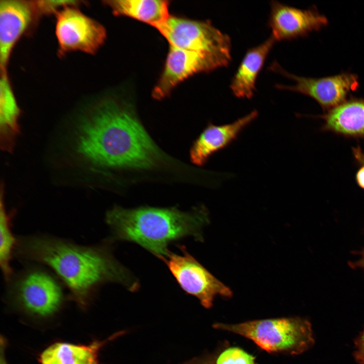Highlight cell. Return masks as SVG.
Segmentation results:
<instances>
[{
  "instance_id": "obj_1",
  "label": "cell",
  "mask_w": 364,
  "mask_h": 364,
  "mask_svg": "<svg viewBox=\"0 0 364 364\" xmlns=\"http://www.w3.org/2000/svg\"><path fill=\"white\" fill-rule=\"evenodd\" d=\"M77 133V153L97 171L153 170L165 158L132 106L115 99L96 105L80 121Z\"/></svg>"
},
{
  "instance_id": "obj_2",
  "label": "cell",
  "mask_w": 364,
  "mask_h": 364,
  "mask_svg": "<svg viewBox=\"0 0 364 364\" xmlns=\"http://www.w3.org/2000/svg\"><path fill=\"white\" fill-rule=\"evenodd\" d=\"M14 254L50 268L82 308L106 283L119 284L130 291L140 287L138 280L114 257L106 244L84 246L52 236H21L17 238Z\"/></svg>"
},
{
  "instance_id": "obj_3",
  "label": "cell",
  "mask_w": 364,
  "mask_h": 364,
  "mask_svg": "<svg viewBox=\"0 0 364 364\" xmlns=\"http://www.w3.org/2000/svg\"><path fill=\"white\" fill-rule=\"evenodd\" d=\"M114 240L136 243L159 259L165 257L168 244L186 237L202 241V229L209 222L203 206L188 211L176 207L114 206L105 215Z\"/></svg>"
},
{
  "instance_id": "obj_4",
  "label": "cell",
  "mask_w": 364,
  "mask_h": 364,
  "mask_svg": "<svg viewBox=\"0 0 364 364\" xmlns=\"http://www.w3.org/2000/svg\"><path fill=\"white\" fill-rule=\"evenodd\" d=\"M214 327L248 338L269 352L300 354L311 348L315 342L311 323L299 317L255 320L237 324L217 323Z\"/></svg>"
},
{
  "instance_id": "obj_5",
  "label": "cell",
  "mask_w": 364,
  "mask_h": 364,
  "mask_svg": "<svg viewBox=\"0 0 364 364\" xmlns=\"http://www.w3.org/2000/svg\"><path fill=\"white\" fill-rule=\"evenodd\" d=\"M58 279L40 267H27L13 274L6 282L8 297L15 306L30 315L50 317L60 309L65 299Z\"/></svg>"
},
{
  "instance_id": "obj_6",
  "label": "cell",
  "mask_w": 364,
  "mask_h": 364,
  "mask_svg": "<svg viewBox=\"0 0 364 364\" xmlns=\"http://www.w3.org/2000/svg\"><path fill=\"white\" fill-rule=\"evenodd\" d=\"M156 28L170 46L215 57L228 65L232 61L230 37L210 21L170 15Z\"/></svg>"
},
{
  "instance_id": "obj_7",
  "label": "cell",
  "mask_w": 364,
  "mask_h": 364,
  "mask_svg": "<svg viewBox=\"0 0 364 364\" xmlns=\"http://www.w3.org/2000/svg\"><path fill=\"white\" fill-rule=\"evenodd\" d=\"M181 254L169 252L161 260L166 264L180 288L195 296L205 308L212 306L215 296L226 298L232 296L228 287L215 278L182 245Z\"/></svg>"
},
{
  "instance_id": "obj_8",
  "label": "cell",
  "mask_w": 364,
  "mask_h": 364,
  "mask_svg": "<svg viewBox=\"0 0 364 364\" xmlns=\"http://www.w3.org/2000/svg\"><path fill=\"white\" fill-rule=\"evenodd\" d=\"M268 69L295 82L293 85L276 84L277 88L307 96L327 111L345 102L348 95L355 90L358 86V77L351 73L318 78L305 77L290 73L276 61L269 66Z\"/></svg>"
},
{
  "instance_id": "obj_9",
  "label": "cell",
  "mask_w": 364,
  "mask_h": 364,
  "mask_svg": "<svg viewBox=\"0 0 364 364\" xmlns=\"http://www.w3.org/2000/svg\"><path fill=\"white\" fill-rule=\"evenodd\" d=\"M76 6H68L57 14L55 33L60 53L80 51L94 54L106 40V29Z\"/></svg>"
},
{
  "instance_id": "obj_10",
  "label": "cell",
  "mask_w": 364,
  "mask_h": 364,
  "mask_svg": "<svg viewBox=\"0 0 364 364\" xmlns=\"http://www.w3.org/2000/svg\"><path fill=\"white\" fill-rule=\"evenodd\" d=\"M228 65L215 57L170 46L162 72L152 91V97L162 100L187 78L209 72Z\"/></svg>"
},
{
  "instance_id": "obj_11",
  "label": "cell",
  "mask_w": 364,
  "mask_h": 364,
  "mask_svg": "<svg viewBox=\"0 0 364 364\" xmlns=\"http://www.w3.org/2000/svg\"><path fill=\"white\" fill-rule=\"evenodd\" d=\"M268 25L276 41L303 37L326 26L327 18L315 8L297 9L278 1L270 2Z\"/></svg>"
},
{
  "instance_id": "obj_12",
  "label": "cell",
  "mask_w": 364,
  "mask_h": 364,
  "mask_svg": "<svg viewBox=\"0 0 364 364\" xmlns=\"http://www.w3.org/2000/svg\"><path fill=\"white\" fill-rule=\"evenodd\" d=\"M37 17L33 1H1V70H6L14 47Z\"/></svg>"
},
{
  "instance_id": "obj_13",
  "label": "cell",
  "mask_w": 364,
  "mask_h": 364,
  "mask_svg": "<svg viewBox=\"0 0 364 364\" xmlns=\"http://www.w3.org/2000/svg\"><path fill=\"white\" fill-rule=\"evenodd\" d=\"M257 116V111L253 110L232 123L221 125L209 123L191 147V162L197 166L205 164L213 154L233 143Z\"/></svg>"
},
{
  "instance_id": "obj_14",
  "label": "cell",
  "mask_w": 364,
  "mask_h": 364,
  "mask_svg": "<svg viewBox=\"0 0 364 364\" xmlns=\"http://www.w3.org/2000/svg\"><path fill=\"white\" fill-rule=\"evenodd\" d=\"M276 42L271 35L248 50L231 82L230 88L235 96L248 99L253 97L257 78Z\"/></svg>"
},
{
  "instance_id": "obj_15",
  "label": "cell",
  "mask_w": 364,
  "mask_h": 364,
  "mask_svg": "<svg viewBox=\"0 0 364 364\" xmlns=\"http://www.w3.org/2000/svg\"><path fill=\"white\" fill-rule=\"evenodd\" d=\"M323 129L345 136L364 139V99H351L321 116Z\"/></svg>"
},
{
  "instance_id": "obj_16",
  "label": "cell",
  "mask_w": 364,
  "mask_h": 364,
  "mask_svg": "<svg viewBox=\"0 0 364 364\" xmlns=\"http://www.w3.org/2000/svg\"><path fill=\"white\" fill-rule=\"evenodd\" d=\"M122 333L104 341L95 340L87 345L57 342L44 349L38 356L40 364H99L98 353L107 342Z\"/></svg>"
},
{
  "instance_id": "obj_17",
  "label": "cell",
  "mask_w": 364,
  "mask_h": 364,
  "mask_svg": "<svg viewBox=\"0 0 364 364\" xmlns=\"http://www.w3.org/2000/svg\"><path fill=\"white\" fill-rule=\"evenodd\" d=\"M20 114L7 70L1 71L0 142L1 148L4 151L12 153L14 149L20 133Z\"/></svg>"
},
{
  "instance_id": "obj_18",
  "label": "cell",
  "mask_w": 364,
  "mask_h": 364,
  "mask_svg": "<svg viewBox=\"0 0 364 364\" xmlns=\"http://www.w3.org/2000/svg\"><path fill=\"white\" fill-rule=\"evenodd\" d=\"M113 14L126 16L155 28L169 17V2L165 0H109L104 1Z\"/></svg>"
},
{
  "instance_id": "obj_19",
  "label": "cell",
  "mask_w": 364,
  "mask_h": 364,
  "mask_svg": "<svg viewBox=\"0 0 364 364\" xmlns=\"http://www.w3.org/2000/svg\"><path fill=\"white\" fill-rule=\"evenodd\" d=\"M14 211L8 212L4 201V187L2 184L0 206V265L4 279L7 282L14 274L11 260L14 254L17 238L13 234L12 220Z\"/></svg>"
},
{
  "instance_id": "obj_20",
  "label": "cell",
  "mask_w": 364,
  "mask_h": 364,
  "mask_svg": "<svg viewBox=\"0 0 364 364\" xmlns=\"http://www.w3.org/2000/svg\"><path fill=\"white\" fill-rule=\"evenodd\" d=\"M215 364H255V362L254 358L243 350L232 347L219 355Z\"/></svg>"
},
{
  "instance_id": "obj_21",
  "label": "cell",
  "mask_w": 364,
  "mask_h": 364,
  "mask_svg": "<svg viewBox=\"0 0 364 364\" xmlns=\"http://www.w3.org/2000/svg\"><path fill=\"white\" fill-rule=\"evenodd\" d=\"M38 17L44 15L57 14L65 8L78 6L81 2L75 1H33Z\"/></svg>"
},
{
  "instance_id": "obj_22",
  "label": "cell",
  "mask_w": 364,
  "mask_h": 364,
  "mask_svg": "<svg viewBox=\"0 0 364 364\" xmlns=\"http://www.w3.org/2000/svg\"><path fill=\"white\" fill-rule=\"evenodd\" d=\"M352 153L355 160L360 166L356 174V181L358 185L364 189V153L359 147L353 148Z\"/></svg>"
},
{
  "instance_id": "obj_23",
  "label": "cell",
  "mask_w": 364,
  "mask_h": 364,
  "mask_svg": "<svg viewBox=\"0 0 364 364\" xmlns=\"http://www.w3.org/2000/svg\"><path fill=\"white\" fill-rule=\"evenodd\" d=\"M353 357L358 364H364V329L354 341Z\"/></svg>"
},
{
  "instance_id": "obj_24",
  "label": "cell",
  "mask_w": 364,
  "mask_h": 364,
  "mask_svg": "<svg viewBox=\"0 0 364 364\" xmlns=\"http://www.w3.org/2000/svg\"><path fill=\"white\" fill-rule=\"evenodd\" d=\"M0 343V364H8L5 357V350L7 345V340L2 335L1 336Z\"/></svg>"
},
{
  "instance_id": "obj_25",
  "label": "cell",
  "mask_w": 364,
  "mask_h": 364,
  "mask_svg": "<svg viewBox=\"0 0 364 364\" xmlns=\"http://www.w3.org/2000/svg\"><path fill=\"white\" fill-rule=\"evenodd\" d=\"M183 364H215V360L211 357L198 358Z\"/></svg>"
},
{
  "instance_id": "obj_26",
  "label": "cell",
  "mask_w": 364,
  "mask_h": 364,
  "mask_svg": "<svg viewBox=\"0 0 364 364\" xmlns=\"http://www.w3.org/2000/svg\"><path fill=\"white\" fill-rule=\"evenodd\" d=\"M360 257L356 262L350 263V266L352 268H361L364 270V248L360 252Z\"/></svg>"
}]
</instances>
